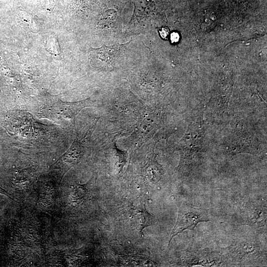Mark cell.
Listing matches in <instances>:
<instances>
[{"label":"cell","mask_w":267,"mask_h":267,"mask_svg":"<svg viewBox=\"0 0 267 267\" xmlns=\"http://www.w3.org/2000/svg\"><path fill=\"white\" fill-rule=\"evenodd\" d=\"M209 221L207 210L195 208L186 203L181 204L178 206V218L170 235L169 245L175 236L184 230H193L199 222Z\"/></svg>","instance_id":"cell-1"},{"label":"cell","mask_w":267,"mask_h":267,"mask_svg":"<svg viewBox=\"0 0 267 267\" xmlns=\"http://www.w3.org/2000/svg\"><path fill=\"white\" fill-rule=\"evenodd\" d=\"M90 106L89 99L74 102H65L60 100L50 104L45 105L43 108L42 113L45 117L52 120H69L73 122L82 109Z\"/></svg>","instance_id":"cell-2"},{"label":"cell","mask_w":267,"mask_h":267,"mask_svg":"<svg viewBox=\"0 0 267 267\" xmlns=\"http://www.w3.org/2000/svg\"><path fill=\"white\" fill-rule=\"evenodd\" d=\"M131 42L110 46L103 45L99 48H92L90 53L91 60L101 67H113L122 56Z\"/></svg>","instance_id":"cell-3"},{"label":"cell","mask_w":267,"mask_h":267,"mask_svg":"<svg viewBox=\"0 0 267 267\" xmlns=\"http://www.w3.org/2000/svg\"><path fill=\"white\" fill-rule=\"evenodd\" d=\"M133 214L132 218L140 234L142 233L144 228L155 222L154 218L146 211L145 205L136 208Z\"/></svg>","instance_id":"cell-4"},{"label":"cell","mask_w":267,"mask_h":267,"mask_svg":"<svg viewBox=\"0 0 267 267\" xmlns=\"http://www.w3.org/2000/svg\"><path fill=\"white\" fill-rule=\"evenodd\" d=\"M159 32L161 37L165 40H167L170 35V29L168 27L164 26L161 27L159 30Z\"/></svg>","instance_id":"cell-5"},{"label":"cell","mask_w":267,"mask_h":267,"mask_svg":"<svg viewBox=\"0 0 267 267\" xmlns=\"http://www.w3.org/2000/svg\"><path fill=\"white\" fill-rule=\"evenodd\" d=\"M180 39V36L178 32H174L170 34V40L172 43H177Z\"/></svg>","instance_id":"cell-6"}]
</instances>
